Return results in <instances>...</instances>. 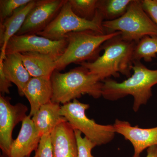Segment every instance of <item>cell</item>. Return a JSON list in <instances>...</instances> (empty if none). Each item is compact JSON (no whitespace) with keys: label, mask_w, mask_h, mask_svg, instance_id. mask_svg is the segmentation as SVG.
I'll return each mask as SVG.
<instances>
[{"label":"cell","mask_w":157,"mask_h":157,"mask_svg":"<svg viewBox=\"0 0 157 157\" xmlns=\"http://www.w3.org/2000/svg\"><path fill=\"white\" fill-rule=\"evenodd\" d=\"M133 74L122 82L108 78L103 81L102 96L115 101L128 95L134 98L133 110L137 112L152 96V88L157 84V70L149 69L140 61L133 62Z\"/></svg>","instance_id":"1"},{"label":"cell","mask_w":157,"mask_h":157,"mask_svg":"<svg viewBox=\"0 0 157 157\" xmlns=\"http://www.w3.org/2000/svg\"><path fill=\"white\" fill-rule=\"evenodd\" d=\"M136 44L125 40L120 34L104 42L102 46L104 53L97 59L79 65L98 76L102 82L111 76L118 78L120 73L128 78L132 76Z\"/></svg>","instance_id":"2"},{"label":"cell","mask_w":157,"mask_h":157,"mask_svg":"<svg viewBox=\"0 0 157 157\" xmlns=\"http://www.w3.org/2000/svg\"><path fill=\"white\" fill-rule=\"evenodd\" d=\"M51 80L53 88L51 102L53 103L63 105L84 94L95 99L102 96L103 82L82 66L65 73L56 70Z\"/></svg>","instance_id":"3"},{"label":"cell","mask_w":157,"mask_h":157,"mask_svg":"<svg viewBox=\"0 0 157 157\" xmlns=\"http://www.w3.org/2000/svg\"><path fill=\"white\" fill-rule=\"evenodd\" d=\"M120 32L101 33L93 31L73 32L65 36L67 41V48L57 60L56 70H64L71 63L91 62L100 56L103 44Z\"/></svg>","instance_id":"4"},{"label":"cell","mask_w":157,"mask_h":157,"mask_svg":"<svg viewBox=\"0 0 157 157\" xmlns=\"http://www.w3.org/2000/svg\"><path fill=\"white\" fill-rule=\"evenodd\" d=\"M106 33L119 32L125 40L137 43L146 36H157V26L149 17L140 1L132 0L126 13L111 21H104Z\"/></svg>","instance_id":"5"},{"label":"cell","mask_w":157,"mask_h":157,"mask_svg":"<svg viewBox=\"0 0 157 157\" xmlns=\"http://www.w3.org/2000/svg\"><path fill=\"white\" fill-rule=\"evenodd\" d=\"M88 104L81 103L77 99L62 105L60 113L66 118L74 130L80 131L96 146L107 144L112 141L115 135L113 125L97 123L86 116Z\"/></svg>","instance_id":"6"},{"label":"cell","mask_w":157,"mask_h":157,"mask_svg":"<svg viewBox=\"0 0 157 157\" xmlns=\"http://www.w3.org/2000/svg\"><path fill=\"white\" fill-rule=\"evenodd\" d=\"M104 19L97 10L95 17L92 21L78 17L74 13L67 0L57 16L46 28L36 35L53 40L65 39L66 35L73 32L93 31L105 33L103 28Z\"/></svg>","instance_id":"7"},{"label":"cell","mask_w":157,"mask_h":157,"mask_svg":"<svg viewBox=\"0 0 157 157\" xmlns=\"http://www.w3.org/2000/svg\"><path fill=\"white\" fill-rule=\"evenodd\" d=\"M68 42L66 39L53 41L36 34L14 35L9 40L5 54L38 52L60 57L64 52Z\"/></svg>","instance_id":"8"},{"label":"cell","mask_w":157,"mask_h":157,"mask_svg":"<svg viewBox=\"0 0 157 157\" xmlns=\"http://www.w3.org/2000/svg\"><path fill=\"white\" fill-rule=\"evenodd\" d=\"M11 98L0 95V148L1 157H9L13 142L12 133L14 127L27 116V107L21 103L11 104Z\"/></svg>","instance_id":"9"},{"label":"cell","mask_w":157,"mask_h":157,"mask_svg":"<svg viewBox=\"0 0 157 157\" xmlns=\"http://www.w3.org/2000/svg\"><path fill=\"white\" fill-rule=\"evenodd\" d=\"M67 0H37L17 36L37 34L44 30L57 16Z\"/></svg>","instance_id":"10"},{"label":"cell","mask_w":157,"mask_h":157,"mask_svg":"<svg viewBox=\"0 0 157 157\" xmlns=\"http://www.w3.org/2000/svg\"><path fill=\"white\" fill-rule=\"evenodd\" d=\"M116 133L123 135L134 147L133 157H140V154L148 147L157 145V127L141 128L138 126H132L126 121L116 120L113 124Z\"/></svg>","instance_id":"11"},{"label":"cell","mask_w":157,"mask_h":157,"mask_svg":"<svg viewBox=\"0 0 157 157\" xmlns=\"http://www.w3.org/2000/svg\"><path fill=\"white\" fill-rule=\"evenodd\" d=\"M41 138L32 118L27 116L22 121L18 136L11 144L9 157H30L38 148Z\"/></svg>","instance_id":"12"},{"label":"cell","mask_w":157,"mask_h":157,"mask_svg":"<svg viewBox=\"0 0 157 157\" xmlns=\"http://www.w3.org/2000/svg\"><path fill=\"white\" fill-rule=\"evenodd\" d=\"M53 157H78L74 129L67 121L56 127L50 134Z\"/></svg>","instance_id":"13"},{"label":"cell","mask_w":157,"mask_h":157,"mask_svg":"<svg viewBox=\"0 0 157 157\" xmlns=\"http://www.w3.org/2000/svg\"><path fill=\"white\" fill-rule=\"evenodd\" d=\"M53 88L51 78L32 77L26 86L24 95L30 105L29 116L32 117L41 106L51 101Z\"/></svg>","instance_id":"14"},{"label":"cell","mask_w":157,"mask_h":157,"mask_svg":"<svg viewBox=\"0 0 157 157\" xmlns=\"http://www.w3.org/2000/svg\"><path fill=\"white\" fill-rule=\"evenodd\" d=\"M0 63L6 77L17 86L19 95L24 96L25 88L32 77L24 65L21 53L6 55L4 59H0Z\"/></svg>","instance_id":"15"},{"label":"cell","mask_w":157,"mask_h":157,"mask_svg":"<svg viewBox=\"0 0 157 157\" xmlns=\"http://www.w3.org/2000/svg\"><path fill=\"white\" fill-rule=\"evenodd\" d=\"M36 3V0H32L30 2L16 9L11 17L0 23V59L5 58V51L9 40L22 27L27 15Z\"/></svg>","instance_id":"16"},{"label":"cell","mask_w":157,"mask_h":157,"mask_svg":"<svg viewBox=\"0 0 157 157\" xmlns=\"http://www.w3.org/2000/svg\"><path fill=\"white\" fill-rule=\"evenodd\" d=\"M24 65L32 77L51 78L56 70L58 58L38 52L21 53Z\"/></svg>","instance_id":"17"},{"label":"cell","mask_w":157,"mask_h":157,"mask_svg":"<svg viewBox=\"0 0 157 157\" xmlns=\"http://www.w3.org/2000/svg\"><path fill=\"white\" fill-rule=\"evenodd\" d=\"M61 106L51 102L41 106L33 117L32 120L41 137L51 134L57 126L67 121L60 113Z\"/></svg>","instance_id":"18"},{"label":"cell","mask_w":157,"mask_h":157,"mask_svg":"<svg viewBox=\"0 0 157 157\" xmlns=\"http://www.w3.org/2000/svg\"><path fill=\"white\" fill-rule=\"evenodd\" d=\"M132 0H98V10L104 21H111L126 13Z\"/></svg>","instance_id":"19"},{"label":"cell","mask_w":157,"mask_h":157,"mask_svg":"<svg viewBox=\"0 0 157 157\" xmlns=\"http://www.w3.org/2000/svg\"><path fill=\"white\" fill-rule=\"evenodd\" d=\"M157 36H146L136 43L133 54V60L140 61L142 59L151 62L157 57Z\"/></svg>","instance_id":"20"},{"label":"cell","mask_w":157,"mask_h":157,"mask_svg":"<svg viewBox=\"0 0 157 157\" xmlns=\"http://www.w3.org/2000/svg\"><path fill=\"white\" fill-rule=\"evenodd\" d=\"M73 13L80 18L92 21L98 10V0H68Z\"/></svg>","instance_id":"21"},{"label":"cell","mask_w":157,"mask_h":157,"mask_svg":"<svg viewBox=\"0 0 157 157\" xmlns=\"http://www.w3.org/2000/svg\"><path fill=\"white\" fill-rule=\"evenodd\" d=\"M32 0H1L0 1V23H2L11 17L14 11L30 2Z\"/></svg>","instance_id":"22"},{"label":"cell","mask_w":157,"mask_h":157,"mask_svg":"<svg viewBox=\"0 0 157 157\" xmlns=\"http://www.w3.org/2000/svg\"><path fill=\"white\" fill-rule=\"evenodd\" d=\"M76 135L78 147V157H94L91 151L96 145L86 137H82V133L77 130H74Z\"/></svg>","instance_id":"23"},{"label":"cell","mask_w":157,"mask_h":157,"mask_svg":"<svg viewBox=\"0 0 157 157\" xmlns=\"http://www.w3.org/2000/svg\"><path fill=\"white\" fill-rule=\"evenodd\" d=\"M34 157H53L50 134L43 135L41 137L39 146L35 151Z\"/></svg>","instance_id":"24"},{"label":"cell","mask_w":157,"mask_h":157,"mask_svg":"<svg viewBox=\"0 0 157 157\" xmlns=\"http://www.w3.org/2000/svg\"><path fill=\"white\" fill-rule=\"evenodd\" d=\"M142 8L157 26V0L140 1Z\"/></svg>","instance_id":"25"},{"label":"cell","mask_w":157,"mask_h":157,"mask_svg":"<svg viewBox=\"0 0 157 157\" xmlns=\"http://www.w3.org/2000/svg\"><path fill=\"white\" fill-rule=\"evenodd\" d=\"M12 86L11 82L6 77L3 71L2 63H0V92L1 94H10L9 89Z\"/></svg>","instance_id":"26"},{"label":"cell","mask_w":157,"mask_h":157,"mask_svg":"<svg viewBox=\"0 0 157 157\" xmlns=\"http://www.w3.org/2000/svg\"><path fill=\"white\" fill-rule=\"evenodd\" d=\"M147 155L146 157H157V145L148 147L147 150Z\"/></svg>","instance_id":"27"},{"label":"cell","mask_w":157,"mask_h":157,"mask_svg":"<svg viewBox=\"0 0 157 157\" xmlns=\"http://www.w3.org/2000/svg\"></svg>","instance_id":"28"}]
</instances>
